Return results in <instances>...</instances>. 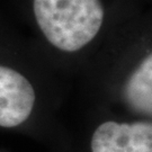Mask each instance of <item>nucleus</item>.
<instances>
[{"instance_id":"f03ea898","label":"nucleus","mask_w":152,"mask_h":152,"mask_svg":"<svg viewBox=\"0 0 152 152\" xmlns=\"http://www.w3.org/2000/svg\"><path fill=\"white\" fill-rule=\"evenodd\" d=\"M35 103L32 82L18 70L0 63V127L15 129L24 124Z\"/></svg>"},{"instance_id":"7ed1b4c3","label":"nucleus","mask_w":152,"mask_h":152,"mask_svg":"<svg viewBox=\"0 0 152 152\" xmlns=\"http://www.w3.org/2000/svg\"><path fill=\"white\" fill-rule=\"evenodd\" d=\"M124 97L133 110L152 114V54L149 52L131 72L124 86Z\"/></svg>"},{"instance_id":"f257e3e1","label":"nucleus","mask_w":152,"mask_h":152,"mask_svg":"<svg viewBox=\"0 0 152 152\" xmlns=\"http://www.w3.org/2000/svg\"><path fill=\"white\" fill-rule=\"evenodd\" d=\"M33 10L46 41L66 53L91 43L104 20L100 0H34Z\"/></svg>"}]
</instances>
